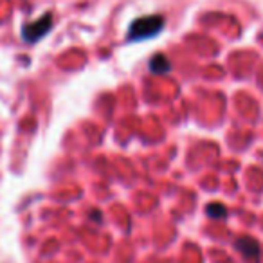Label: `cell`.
<instances>
[{
	"mask_svg": "<svg viewBox=\"0 0 263 263\" xmlns=\"http://www.w3.org/2000/svg\"><path fill=\"white\" fill-rule=\"evenodd\" d=\"M162 27H164V16L148 15V16H143V18H137L132 22L126 38L130 42L150 40V38L157 36V34L161 33Z\"/></svg>",
	"mask_w": 263,
	"mask_h": 263,
	"instance_id": "cell-1",
	"label": "cell"
},
{
	"mask_svg": "<svg viewBox=\"0 0 263 263\" xmlns=\"http://www.w3.org/2000/svg\"><path fill=\"white\" fill-rule=\"evenodd\" d=\"M52 27V16L51 15H44L42 18L34 20V22H29L22 27V38L29 44H34L40 38H44L45 34L51 31Z\"/></svg>",
	"mask_w": 263,
	"mask_h": 263,
	"instance_id": "cell-2",
	"label": "cell"
},
{
	"mask_svg": "<svg viewBox=\"0 0 263 263\" xmlns=\"http://www.w3.org/2000/svg\"><path fill=\"white\" fill-rule=\"evenodd\" d=\"M236 249L252 263H258L259 261V243L254 240V238H249V236H243L240 240H236Z\"/></svg>",
	"mask_w": 263,
	"mask_h": 263,
	"instance_id": "cell-3",
	"label": "cell"
},
{
	"mask_svg": "<svg viewBox=\"0 0 263 263\" xmlns=\"http://www.w3.org/2000/svg\"><path fill=\"white\" fill-rule=\"evenodd\" d=\"M170 69H172V65H170L168 58L164 54H155L150 60V70L154 74H166L170 72Z\"/></svg>",
	"mask_w": 263,
	"mask_h": 263,
	"instance_id": "cell-4",
	"label": "cell"
},
{
	"mask_svg": "<svg viewBox=\"0 0 263 263\" xmlns=\"http://www.w3.org/2000/svg\"><path fill=\"white\" fill-rule=\"evenodd\" d=\"M205 213H208L211 218H226L227 216V209L223 208L222 204H209Z\"/></svg>",
	"mask_w": 263,
	"mask_h": 263,
	"instance_id": "cell-5",
	"label": "cell"
}]
</instances>
